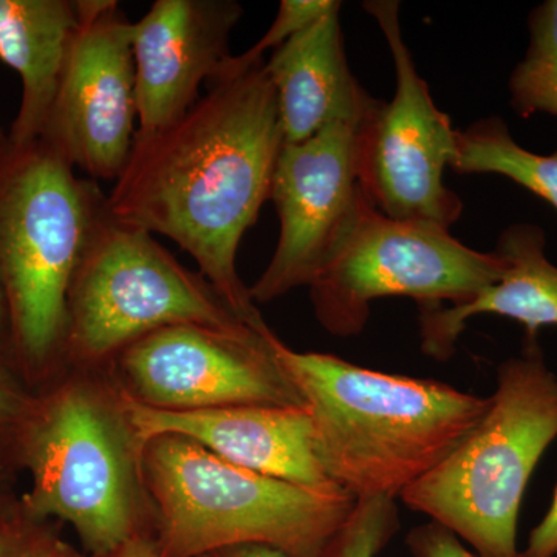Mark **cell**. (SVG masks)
I'll return each mask as SVG.
<instances>
[{
  "label": "cell",
  "instance_id": "obj_1",
  "mask_svg": "<svg viewBox=\"0 0 557 557\" xmlns=\"http://www.w3.org/2000/svg\"><path fill=\"white\" fill-rule=\"evenodd\" d=\"M284 146L265 61L226 67L170 126L135 135L108 194L109 214L161 234L188 252L215 292L248 324L267 325L237 273L242 237L270 200Z\"/></svg>",
  "mask_w": 557,
  "mask_h": 557
},
{
  "label": "cell",
  "instance_id": "obj_2",
  "mask_svg": "<svg viewBox=\"0 0 557 557\" xmlns=\"http://www.w3.org/2000/svg\"><path fill=\"white\" fill-rule=\"evenodd\" d=\"M306 399L319 460L355 498H399L442 463L490 409V397L431 379L394 375L276 339Z\"/></svg>",
  "mask_w": 557,
  "mask_h": 557
},
{
  "label": "cell",
  "instance_id": "obj_3",
  "mask_svg": "<svg viewBox=\"0 0 557 557\" xmlns=\"http://www.w3.org/2000/svg\"><path fill=\"white\" fill-rule=\"evenodd\" d=\"M139 471L166 557L245 545L319 557L357 502L343 487L314 490L237 467L178 435L143 443Z\"/></svg>",
  "mask_w": 557,
  "mask_h": 557
},
{
  "label": "cell",
  "instance_id": "obj_4",
  "mask_svg": "<svg viewBox=\"0 0 557 557\" xmlns=\"http://www.w3.org/2000/svg\"><path fill=\"white\" fill-rule=\"evenodd\" d=\"M108 194L46 139L0 152V287L17 357L33 372L64 357L73 277Z\"/></svg>",
  "mask_w": 557,
  "mask_h": 557
},
{
  "label": "cell",
  "instance_id": "obj_5",
  "mask_svg": "<svg viewBox=\"0 0 557 557\" xmlns=\"http://www.w3.org/2000/svg\"><path fill=\"white\" fill-rule=\"evenodd\" d=\"M557 438V375L537 338L502 362L490 409L463 442L399 500L448 528L480 557H519L528 482Z\"/></svg>",
  "mask_w": 557,
  "mask_h": 557
},
{
  "label": "cell",
  "instance_id": "obj_6",
  "mask_svg": "<svg viewBox=\"0 0 557 557\" xmlns=\"http://www.w3.org/2000/svg\"><path fill=\"white\" fill-rule=\"evenodd\" d=\"M110 392L86 380L62 384L35 401L17 445L32 478L28 518L64 520L97 557L135 539L146 497L141 448L119 391Z\"/></svg>",
  "mask_w": 557,
  "mask_h": 557
},
{
  "label": "cell",
  "instance_id": "obj_7",
  "mask_svg": "<svg viewBox=\"0 0 557 557\" xmlns=\"http://www.w3.org/2000/svg\"><path fill=\"white\" fill-rule=\"evenodd\" d=\"M183 324L230 329L248 322L153 234L106 209L70 287L64 357L78 368H97L135 341Z\"/></svg>",
  "mask_w": 557,
  "mask_h": 557
},
{
  "label": "cell",
  "instance_id": "obj_8",
  "mask_svg": "<svg viewBox=\"0 0 557 557\" xmlns=\"http://www.w3.org/2000/svg\"><path fill=\"white\" fill-rule=\"evenodd\" d=\"M504 273L496 251H475L434 223L387 218L361 190L309 289L319 324L348 338L368 325L376 299L403 296L418 309L458 306Z\"/></svg>",
  "mask_w": 557,
  "mask_h": 557
},
{
  "label": "cell",
  "instance_id": "obj_9",
  "mask_svg": "<svg viewBox=\"0 0 557 557\" xmlns=\"http://www.w3.org/2000/svg\"><path fill=\"white\" fill-rule=\"evenodd\" d=\"M379 22L395 67V94L358 127V177L366 197L387 218L448 228L463 203L445 185L457 157V131L432 100L403 39L399 2L362 3Z\"/></svg>",
  "mask_w": 557,
  "mask_h": 557
},
{
  "label": "cell",
  "instance_id": "obj_10",
  "mask_svg": "<svg viewBox=\"0 0 557 557\" xmlns=\"http://www.w3.org/2000/svg\"><path fill=\"white\" fill-rule=\"evenodd\" d=\"M276 339L269 325H171L135 341L112 364L124 395L164 412L304 408L306 399L277 357Z\"/></svg>",
  "mask_w": 557,
  "mask_h": 557
},
{
  "label": "cell",
  "instance_id": "obj_11",
  "mask_svg": "<svg viewBox=\"0 0 557 557\" xmlns=\"http://www.w3.org/2000/svg\"><path fill=\"white\" fill-rule=\"evenodd\" d=\"M79 28L42 139L94 182H115L137 127L132 25L115 0H78Z\"/></svg>",
  "mask_w": 557,
  "mask_h": 557
},
{
  "label": "cell",
  "instance_id": "obj_12",
  "mask_svg": "<svg viewBox=\"0 0 557 557\" xmlns=\"http://www.w3.org/2000/svg\"><path fill=\"white\" fill-rule=\"evenodd\" d=\"M357 135L358 126L335 123L282 146L270 189L281 230L269 267L249 288L256 304L309 287L324 262L362 190Z\"/></svg>",
  "mask_w": 557,
  "mask_h": 557
},
{
  "label": "cell",
  "instance_id": "obj_13",
  "mask_svg": "<svg viewBox=\"0 0 557 557\" xmlns=\"http://www.w3.org/2000/svg\"><path fill=\"white\" fill-rule=\"evenodd\" d=\"M237 0H156L132 25L137 135L177 121L228 67Z\"/></svg>",
  "mask_w": 557,
  "mask_h": 557
},
{
  "label": "cell",
  "instance_id": "obj_14",
  "mask_svg": "<svg viewBox=\"0 0 557 557\" xmlns=\"http://www.w3.org/2000/svg\"><path fill=\"white\" fill-rule=\"evenodd\" d=\"M119 394L139 448L159 435H178L199 443L230 463L269 478L314 490L339 487L319 460L307 406H234L164 412L138 405L120 388Z\"/></svg>",
  "mask_w": 557,
  "mask_h": 557
},
{
  "label": "cell",
  "instance_id": "obj_15",
  "mask_svg": "<svg viewBox=\"0 0 557 557\" xmlns=\"http://www.w3.org/2000/svg\"><path fill=\"white\" fill-rule=\"evenodd\" d=\"M336 2L273 51L265 72L276 91L284 143L306 141L335 123L361 126L380 104L348 67Z\"/></svg>",
  "mask_w": 557,
  "mask_h": 557
},
{
  "label": "cell",
  "instance_id": "obj_16",
  "mask_svg": "<svg viewBox=\"0 0 557 557\" xmlns=\"http://www.w3.org/2000/svg\"><path fill=\"white\" fill-rule=\"evenodd\" d=\"M544 230L518 223L504 230L496 252L504 259L500 281L458 306L420 307L421 350L446 361L456 354L457 341L468 321L479 314L518 321L525 338H537L542 327H557V267L545 256Z\"/></svg>",
  "mask_w": 557,
  "mask_h": 557
},
{
  "label": "cell",
  "instance_id": "obj_17",
  "mask_svg": "<svg viewBox=\"0 0 557 557\" xmlns=\"http://www.w3.org/2000/svg\"><path fill=\"white\" fill-rule=\"evenodd\" d=\"M78 28V0H0V61L22 84L11 148L42 138Z\"/></svg>",
  "mask_w": 557,
  "mask_h": 557
},
{
  "label": "cell",
  "instance_id": "obj_18",
  "mask_svg": "<svg viewBox=\"0 0 557 557\" xmlns=\"http://www.w3.org/2000/svg\"><path fill=\"white\" fill-rule=\"evenodd\" d=\"M450 170L458 174L504 175L557 211V150L542 156L522 148L500 116L482 119L457 131V157Z\"/></svg>",
  "mask_w": 557,
  "mask_h": 557
},
{
  "label": "cell",
  "instance_id": "obj_19",
  "mask_svg": "<svg viewBox=\"0 0 557 557\" xmlns=\"http://www.w3.org/2000/svg\"><path fill=\"white\" fill-rule=\"evenodd\" d=\"M530 44L509 75L511 108L520 119L557 116V0H545L528 16Z\"/></svg>",
  "mask_w": 557,
  "mask_h": 557
},
{
  "label": "cell",
  "instance_id": "obj_20",
  "mask_svg": "<svg viewBox=\"0 0 557 557\" xmlns=\"http://www.w3.org/2000/svg\"><path fill=\"white\" fill-rule=\"evenodd\" d=\"M399 527L395 498H357L350 515L330 537L319 557H379Z\"/></svg>",
  "mask_w": 557,
  "mask_h": 557
},
{
  "label": "cell",
  "instance_id": "obj_21",
  "mask_svg": "<svg viewBox=\"0 0 557 557\" xmlns=\"http://www.w3.org/2000/svg\"><path fill=\"white\" fill-rule=\"evenodd\" d=\"M338 0H282L278 5L276 20L269 30L251 47V49L233 57L230 67L242 70L251 67L263 61V54L269 50H277L298 33L306 30L319 17L335 7Z\"/></svg>",
  "mask_w": 557,
  "mask_h": 557
},
{
  "label": "cell",
  "instance_id": "obj_22",
  "mask_svg": "<svg viewBox=\"0 0 557 557\" xmlns=\"http://www.w3.org/2000/svg\"><path fill=\"white\" fill-rule=\"evenodd\" d=\"M35 401L24 394L5 366L0 362V448L9 440L20 445L22 431L30 417Z\"/></svg>",
  "mask_w": 557,
  "mask_h": 557
},
{
  "label": "cell",
  "instance_id": "obj_23",
  "mask_svg": "<svg viewBox=\"0 0 557 557\" xmlns=\"http://www.w3.org/2000/svg\"><path fill=\"white\" fill-rule=\"evenodd\" d=\"M406 547L413 557H480L453 531L435 522L412 528L406 536Z\"/></svg>",
  "mask_w": 557,
  "mask_h": 557
},
{
  "label": "cell",
  "instance_id": "obj_24",
  "mask_svg": "<svg viewBox=\"0 0 557 557\" xmlns=\"http://www.w3.org/2000/svg\"><path fill=\"white\" fill-rule=\"evenodd\" d=\"M557 556V486L552 507L545 518L528 537V544L519 557H556Z\"/></svg>",
  "mask_w": 557,
  "mask_h": 557
},
{
  "label": "cell",
  "instance_id": "obj_25",
  "mask_svg": "<svg viewBox=\"0 0 557 557\" xmlns=\"http://www.w3.org/2000/svg\"><path fill=\"white\" fill-rule=\"evenodd\" d=\"M40 548L20 520H0V557H33Z\"/></svg>",
  "mask_w": 557,
  "mask_h": 557
},
{
  "label": "cell",
  "instance_id": "obj_26",
  "mask_svg": "<svg viewBox=\"0 0 557 557\" xmlns=\"http://www.w3.org/2000/svg\"><path fill=\"white\" fill-rule=\"evenodd\" d=\"M102 557H166L161 555L159 549L153 548L152 545L146 544L141 539L135 537L126 545L110 553L108 556Z\"/></svg>",
  "mask_w": 557,
  "mask_h": 557
},
{
  "label": "cell",
  "instance_id": "obj_27",
  "mask_svg": "<svg viewBox=\"0 0 557 557\" xmlns=\"http://www.w3.org/2000/svg\"><path fill=\"white\" fill-rule=\"evenodd\" d=\"M214 557H287L282 555L277 549L262 547V545H245V547H236L223 549L215 553Z\"/></svg>",
  "mask_w": 557,
  "mask_h": 557
},
{
  "label": "cell",
  "instance_id": "obj_28",
  "mask_svg": "<svg viewBox=\"0 0 557 557\" xmlns=\"http://www.w3.org/2000/svg\"><path fill=\"white\" fill-rule=\"evenodd\" d=\"M7 332L10 333L9 314H7L5 298H3L2 287H0V346H2Z\"/></svg>",
  "mask_w": 557,
  "mask_h": 557
},
{
  "label": "cell",
  "instance_id": "obj_29",
  "mask_svg": "<svg viewBox=\"0 0 557 557\" xmlns=\"http://www.w3.org/2000/svg\"><path fill=\"white\" fill-rule=\"evenodd\" d=\"M33 557H70L64 549L60 547H42Z\"/></svg>",
  "mask_w": 557,
  "mask_h": 557
},
{
  "label": "cell",
  "instance_id": "obj_30",
  "mask_svg": "<svg viewBox=\"0 0 557 557\" xmlns=\"http://www.w3.org/2000/svg\"><path fill=\"white\" fill-rule=\"evenodd\" d=\"M7 145H9V134L0 129V152L7 148Z\"/></svg>",
  "mask_w": 557,
  "mask_h": 557
},
{
  "label": "cell",
  "instance_id": "obj_31",
  "mask_svg": "<svg viewBox=\"0 0 557 557\" xmlns=\"http://www.w3.org/2000/svg\"><path fill=\"white\" fill-rule=\"evenodd\" d=\"M3 507H5V504H3L2 493H0V520L3 519V516H2Z\"/></svg>",
  "mask_w": 557,
  "mask_h": 557
}]
</instances>
